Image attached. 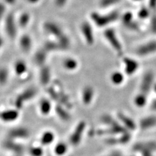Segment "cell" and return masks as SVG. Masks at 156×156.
<instances>
[{
    "mask_svg": "<svg viewBox=\"0 0 156 156\" xmlns=\"http://www.w3.org/2000/svg\"><path fill=\"white\" fill-rule=\"evenodd\" d=\"M44 29L50 35L55 37L56 39H58L65 35L62 28L57 25V23L52 22H46L44 24Z\"/></svg>",
    "mask_w": 156,
    "mask_h": 156,
    "instance_id": "cell-14",
    "label": "cell"
},
{
    "mask_svg": "<svg viewBox=\"0 0 156 156\" xmlns=\"http://www.w3.org/2000/svg\"><path fill=\"white\" fill-rule=\"evenodd\" d=\"M153 89H154V90L155 91V92L156 93V83H154V84Z\"/></svg>",
    "mask_w": 156,
    "mask_h": 156,
    "instance_id": "cell-49",
    "label": "cell"
},
{
    "mask_svg": "<svg viewBox=\"0 0 156 156\" xmlns=\"http://www.w3.org/2000/svg\"><path fill=\"white\" fill-rule=\"evenodd\" d=\"M0 113H1V111H0Z\"/></svg>",
    "mask_w": 156,
    "mask_h": 156,
    "instance_id": "cell-55",
    "label": "cell"
},
{
    "mask_svg": "<svg viewBox=\"0 0 156 156\" xmlns=\"http://www.w3.org/2000/svg\"><path fill=\"white\" fill-rule=\"evenodd\" d=\"M133 20V16L131 12H127L122 16V22L124 26L126 27L128 26Z\"/></svg>",
    "mask_w": 156,
    "mask_h": 156,
    "instance_id": "cell-36",
    "label": "cell"
},
{
    "mask_svg": "<svg viewBox=\"0 0 156 156\" xmlns=\"http://www.w3.org/2000/svg\"><path fill=\"white\" fill-rule=\"evenodd\" d=\"M51 74L50 67L47 65L41 66L40 73H39V80L41 85L44 86L48 85L51 81Z\"/></svg>",
    "mask_w": 156,
    "mask_h": 156,
    "instance_id": "cell-19",
    "label": "cell"
},
{
    "mask_svg": "<svg viewBox=\"0 0 156 156\" xmlns=\"http://www.w3.org/2000/svg\"><path fill=\"white\" fill-rule=\"evenodd\" d=\"M132 148L135 152L139 153L144 152V151L155 152L156 151V141L148 140L137 142L133 144Z\"/></svg>",
    "mask_w": 156,
    "mask_h": 156,
    "instance_id": "cell-10",
    "label": "cell"
},
{
    "mask_svg": "<svg viewBox=\"0 0 156 156\" xmlns=\"http://www.w3.org/2000/svg\"><path fill=\"white\" fill-rule=\"evenodd\" d=\"M94 94L95 92L93 87L90 85L85 86L82 89L81 94L83 104L85 105H89L93 101Z\"/></svg>",
    "mask_w": 156,
    "mask_h": 156,
    "instance_id": "cell-18",
    "label": "cell"
},
{
    "mask_svg": "<svg viewBox=\"0 0 156 156\" xmlns=\"http://www.w3.org/2000/svg\"><path fill=\"white\" fill-rule=\"evenodd\" d=\"M2 147L9 152H11L12 155H22L25 151L24 146L18 143L16 140L7 139L5 140L2 143Z\"/></svg>",
    "mask_w": 156,
    "mask_h": 156,
    "instance_id": "cell-7",
    "label": "cell"
},
{
    "mask_svg": "<svg viewBox=\"0 0 156 156\" xmlns=\"http://www.w3.org/2000/svg\"><path fill=\"white\" fill-rule=\"evenodd\" d=\"M116 2H118L116 0H101L100 5L102 7H107L113 5Z\"/></svg>",
    "mask_w": 156,
    "mask_h": 156,
    "instance_id": "cell-38",
    "label": "cell"
},
{
    "mask_svg": "<svg viewBox=\"0 0 156 156\" xmlns=\"http://www.w3.org/2000/svg\"><path fill=\"white\" fill-rule=\"evenodd\" d=\"M135 53L139 56H146L156 53V41H152L139 46Z\"/></svg>",
    "mask_w": 156,
    "mask_h": 156,
    "instance_id": "cell-11",
    "label": "cell"
},
{
    "mask_svg": "<svg viewBox=\"0 0 156 156\" xmlns=\"http://www.w3.org/2000/svg\"><path fill=\"white\" fill-rule=\"evenodd\" d=\"M64 68L68 71H74L79 66V62L73 57H67L62 62Z\"/></svg>",
    "mask_w": 156,
    "mask_h": 156,
    "instance_id": "cell-26",
    "label": "cell"
},
{
    "mask_svg": "<svg viewBox=\"0 0 156 156\" xmlns=\"http://www.w3.org/2000/svg\"><path fill=\"white\" fill-rule=\"evenodd\" d=\"M5 11V7L3 3H0V22H2V20L3 18Z\"/></svg>",
    "mask_w": 156,
    "mask_h": 156,
    "instance_id": "cell-40",
    "label": "cell"
},
{
    "mask_svg": "<svg viewBox=\"0 0 156 156\" xmlns=\"http://www.w3.org/2000/svg\"><path fill=\"white\" fill-rule=\"evenodd\" d=\"M12 156H22V155H12Z\"/></svg>",
    "mask_w": 156,
    "mask_h": 156,
    "instance_id": "cell-50",
    "label": "cell"
},
{
    "mask_svg": "<svg viewBox=\"0 0 156 156\" xmlns=\"http://www.w3.org/2000/svg\"><path fill=\"white\" fill-rule=\"evenodd\" d=\"M43 48L48 52L62 50V48L57 41H47L44 44Z\"/></svg>",
    "mask_w": 156,
    "mask_h": 156,
    "instance_id": "cell-30",
    "label": "cell"
},
{
    "mask_svg": "<svg viewBox=\"0 0 156 156\" xmlns=\"http://www.w3.org/2000/svg\"><path fill=\"white\" fill-rule=\"evenodd\" d=\"M149 6L151 9H156V0H149Z\"/></svg>",
    "mask_w": 156,
    "mask_h": 156,
    "instance_id": "cell-43",
    "label": "cell"
},
{
    "mask_svg": "<svg viewBox=\"0 0 156 156\" xmlns=\"http://www.w3.org/2000/svg\"><path fill=\"white\" fill-rule=\"evenodd\" d=\"M37 94V90L35 88L30 87L22 91L19 94L14 100V107L18 111L21 110L26 102L33 100Z\"/></svg>",
    "mask_w": 156,
    "mask_h": 156,
    "instance_id": "cell-3",
    "label": "cell"
},
{
    "mask_svg": "<svg viewBox=\"0 0 156 156\" xmlns=\"http://www.w3.org/2000/svg\"><path fill=\"white\" fill-rule=\"evenodd\" d=\"M52 109V105L51 101L47 98H42L39 103V110L43 115H48L50 114Z\"/></svg>",
    "mask_w": 156,
    "mask_h": 156,
    "instance_id": "cell-27",
    "label": "cell"
},
{
    "mask_svg": "<svg viewBox=\"0 0 156 156\" xmlns=\"http://www.w3.org/2000/svg\"><path fill=\"white\" fill-rule=\"evenodd\" d=\"M3 44V41L2 38L0 37V50H1V48H2Z\"/></svg>",
    "mask_w": 156,
    "mask_h": 156,
    "instance_id": "cell-47",
    "label": "cell"
},
{
    "mask_svg": "<svg viewBox=\"0 0 156 156\" xmlns=\"http://www.w3.org/2000/svg\"><path fill=\"white\" fill-rule=\"evenodd\" d=\"M133 1H135V2H140V1H142V0H133Z\"/></svg>",
    "mask_w": 156,
    "mask_h": 156,
    "instance_id": "cell-51",
    "label": "cell"
},
{
    "mask_svg": "<svg viewBox=\"0 0 156 156\" xmlns=\"http://www.w3.org/2000/svg\"><path fill=\"white\" fill-rule=\"evenodd\" d=\"M5 29L8 37L14 40L17 35V23L12 13H9L5 19Z\"/></svg>",
    "mask_w": 156,
    "mask_h": 156,
    "instance_id": "cell-8",
    "label": "cell"
},
{
    "mask_svg": "<svg viewBox=\"0 0 156 156\" xmlns=\"http://www.w3.org/2000/svg\"><path fill=\"white\" fill-rule=\"evenodd\" d=\"M28 152L31 156H43L44 150L42 146H33L28 149Z\"/></svg>",
    "mask_w": 156,
    "mask_h": 156,
    "instance_id": "cell-35",
    "label": "cell"
},
{
    "mask_svg": "<svg viewBox=\"0 0 156 156\" xmlns=\"http://www.w3.org/2000/svg\"><path fill=\"white\" fill-rule=\"evenodd\" d=\"M9 79V71L6 67H0V87L5 85Z\"/></svg>",
    "mask_w": 156,
    "mask_h": 156,
    "instance_id": "cell-32",
    "label": "cell"
},
{
    "mask_svg": "<svg viewBox=\"0 0 156 156\" xmlns=\"http://www.w3.org/2000/svg\"><path fill=\"white\" fill-rule=\"evenodd\" d=\"M101 121L107 126H113L119 122L118 120H115L113 116L109 115H104L101 117Z\"/></svg>",
    "mask_w": 156,
    "mask_h": 156,
    "instance_id": "cell-34",
    "label": "cell"
},
{
    "mask_svg": "<svg viewBox=\"0 0 156 156\" xmlns=\"http://www.w3.org/2000/svg\"><path fill=\"white\" fill-rule=\"evenodd\" d=\"M116 1H117V2H119V1H120V0H116Z\"/></svg>",
    "mask_w": 156,
    "mask_h": 156,
    "instance_id": "cell-53",
    "label": "cell"
},
{
    "mask_svg": "<svg viewBox=\"0 0 156 156\" xmlns=\"http://www.w3.org/2000/svg\"><path fill=\"white\" fill-rule=\"evenodd\" d=\"M120 17V14L118 11H113L106 14H101L96 12H92L90 14L92 20L99 27H104L109 24L116 22Z\"/></svg>",
    "mask_w": 156,
    "mask_h": 156,
    "instance_id": "cell-2",
    "label": "cell"
},
{
    "mask_svg": "<svg viewBox=\"0 0 156 156\" xmlns=\"http://www.w3.org/2000/svg\"><path fill=\"white\" fill-rule=\"evenodd\" d=\"M110 80L114 85L119 86L122 84L125 80L124 74L120 71H115L111 74Z\"/></svg>",
    "mask_w": 156,
    "mask_h": 156,
    "instance_id": "cell-28",
    "label": "cell"
},
{
    "mask_svg": "<svg viewBox=\"0 0 156 156\" xmlns=\"http://www.w3.org/2000/svg\"><path fill=\"white\" fill-rule=\"evenodd\" d=\"M55 111L57 116L62 121L68 122L71 119V115L68 109L61 104H57L55 107Z\"/></svg>",
    "mask_w": 156,
    "mask_h": 156,
    "instance_id": "cell-22",
    "label": "cell"
},
{
    "mask_svg": "<svg viewBox=\"0 0 156 156\" xmlns=\"http://www.w3.org/2000/svg\"><path fill=\"white\" fill-rule=\"evenodd\" d=\"M116 116L119 122L128 131H134L136 128V124L135 121L128 115L122 112H119Z\"/></svg>",
    "mask_w": 156,
    "mask_h": 156,
    "instance_id": "cell-15",
    "label": "cell"
},
{
    "mask_svg": "<svg viewBox=\"0 0 156 156\" xmlns=\"http://www.w3.org/2000/svg\"><path fill=\"white\" fill-rule=\"evenodd\" d=\"M67 0H55V4L58 7H62L65 6Z\"/></svg>",
    "mask_w": 156,
    "mask_h": 156,
    "instance_id": "cell-41",
    "label": "cell"
},
{
    "mask_svg": "<svg viewBox=\"0 0 156 156\" xmlns=\"http://www.w3.org/2000/svg\"><path fill=\"white\" fill-rule=\"evenodd\" d=\"M150 107H151V109H152L153 111H156V99L152 101Z\"/></svg>",
    "mask_w": 156,
    "mask_h": 156,
    "instance_id": "cell-45",
    "label": "cell"
},
{
    "mask_svg": "<svg viewBox=\"0 0 156 156\" xmlns=\"http://www.w3.org/2000/svg\"><path fill=\"white\" fill-rule=\"evenodd\" d=\"M154 84V76L152 72H148L146 73L141 81L140 92L144 94H147L150 90L153 88Z\"/></svg>",
    "mask_w": 156,
    "mask_h": 156,
    "instance_id": "cell-13",
    "label": "cell"
},
{
    "mask_svg": "<svg viewBox=\"0 0 156 156\" xmlns=\"http://www.w3.org/2000/svg\"><path fill=\"white\" fill-rule=\"evenodd\" d=\"M19 115V111L16 109H7L1 111L0 120L7 123L13 122L18 119Z\"/></svg>",
    "mask_w": 156,
    "mask_h": 156,
    "instance_id": "cell-17",
    "label": "cell"
},
{
    "mask_svg": "<svg viewBox=\"0 0 156 156\" xmlns=\"http://www.w3.org/2000/svg\"><path fill=\"white\" fill-rule=\"evenodd\" d=\"M62 87V86L60 83H55L53 86L48 88L47 92L52 100L57 101L58 104H61L68 109H70L72 105L70 98L66 94Z\"/></svg>",
    "mask_w": 156,
    "mask_h": 156,
    "instance_id": "cell-1",
    "label": "cell"
},
{
    "mask_svg": "<svg viewBox=\"0 0 156 156\" xmlns=\"http://www.w3.org/2000/svg\"><path fill=\"white\" fill-rule=\"evenodd\" d=\"M109 156H124L123 154L119 150H114L113 152H111V153L109 154Z\"/></svg>",
    "mask_w": 156,
    "mask_h": 156,
    "instance_id": "cell-42",
    "label": "cell"
},
{
    "mask_svg": "<svg viewBox=\"0 0 156 156\" xmlns=\"http://www.w3.org/2000/svg\"><path fill=\"white\" fill-rule=\"evenodd\" d=\"M39 0H27V2H29V3H37Z\"/></svg>",
    "mask_w": 156,
    "mask_h": 156,
    "instance_id": "cell-48",
    "label": "cell"
},
{
    "mask_svg": "<svg viewBox=\"0 0 156 156\" xmlns=\"http://www.w3.org/2000/svg\"><path fill=\"white\" fill-rule=\"evenodd\" d=\"M131 139V135L129 131L119 135L109 136L105 140L106 144L109 145L115 144H125L129 143Z\"/></svg>",
    "mask_w": 156,
    "mask_h": 156,
    "instance_id": "cell-12",
    "label": "cell"
},
{
    "mask_svg": "<svg viewBox=\"0 0 156 156\" xmlns=\"http://www.w3.org/2000/svg\"><path fill=\"white\" fill-rule=\"evenodd\" d=\"M147 103V94L140 92L134 98V104L138 107H143Z\"/></svg>",
    "mask_w": 156,
    "mask_h": 156,
    "instance_id": "cell-31",
    "label": "cell"
},
{
    "mask_svg": "<svg viewBox=\"0 0 156 156\" xmlns=\"http://www.w3.org/2000/svg\"><path fill=\"white\" fill-rule=\"evenodd\" d=\"M30 21V15L27 12L22 13L20 16L18 21V24L20 27L26 28Z\"/></svg>",
    "mask_w": 156,
    "mask_h": 156,
    "instance_id": "cell-33",
    "label": "cell"
},
{
    "mask_svg": "<svg viewBox=\"0 0 156 156\" xmlns=\"http://www.w3.org/2000/svg\"><path fill=\"white\" fill-rule=\"evenodd\" d=\"M104 156H109V154H108V155H104Z\"/></svg>",
    "mask_w": 156,
    "mask_h": 156,
    "instance_id": "cell-52",
    "label": "cell"
},
{
    "mask_svg": "<svg viewBox=\"0 0 156 156\" xmlns=\"http://www.w3.org/2000/svg\"><path fill=\"white\" fill-rule=\"evenodd\" d=\"M150 12L149 9L146 7H143L139 10L138 12V16L141 19H145L147 18L150 16Z\"/></svg>",
    "mask_w": 156,
    "mask_h": 156,
    "instance_id": "cell-37",
    "label": "cell"
},
{
    "mask_svg": "<svg viewBox=\"0 0 156 156\" xmlns=\"http://www.w3.org/2000/svg\"><path fill=\"white\" fill-rule=\"evenodd\" d=\"M151 29L153 33H156V14L152 18V20H151Z\"/></svg>",
    "mask_w": 156,
    "mask_h": 156,
    "instance_id": "cell-39",
    "label": "cell"
},
{
    "mask_svg": "<svg viewBox=\"0 0 156 156\" xmlns=\"http://www.w3.org/2000/svg\"><path fill=\"white\" fill-rule=\"evenodd\" d=\"M55 139V133L51 131L48 130L42 134L40 139V143L42 146H49L54 141Z\"/></svg>",
    "mask_w": 156,
    "mask_h": 156,
    "instance_id": "cell-23",
    "label": "cell"
},
{
    "mask_svg": "<svg viewBox=\"0 0 156 156\" xmlns=\"http://www.w3.org/2000/svg\"><path fill=\"white\" fill-rule=\"evenodd\" d=\"M47 56H48V52L44 49L43 48L38 50L35 54L34 57V59L37 65L38 66H42L45 65V62L47 60Z\"/></svg>",
    "mask_w": 156,
    "mask_h": 156,
    "instance_id": "cell-24",
    "label": "cell"
},
{
    "mask_svg": "<svg viewBox=\"0 0 156 156\" xmlns=\"http://www.w3.org/2000/svg\"><path fill=\"white\" fill-rule=\"evenodd\" d=\"M86 127L87 124L85 121H80L76 125L74 131L69 136V143L72 146H77L81 143Z\"/></svg>",
    "mask_w": 156,
    "mask_h": 156,
    "instance_id": "cell-5",
    "label": "cell"
},
{
    "mask_svg": "<svg viewBox=\"0 0 156 156\" xmlns=\"http://www.w3.org/2000/svg\"><path fill=\"white\" fill-rule=\"evenodd\" d=\"M140 154L141 156H154V152H150V151H144Z\"/></svg>",
    "mask_w": 156,
    "mask_h": 156,
    "instance_id": "cell-44",
    "label": "cell"
},
{
    "mask_svg": "<svg viewBox=\"0 0 156 156\" xmlns=\"http://www.w3.org/2000/svg\"><path fill=\"white\" fill-rule=\"evenodd\" d=\"M31 135L29 129L25 127H16L10 129L7 133V139L17 140L19 139H28Z\"/></svg>",
    "mask_w": 156,
    "mask_h": 156,
    "instance_id": "cell-6",
    "label": "cell"
},
{
    "mask_svg": "<svg viewBox=\"0 0 156 156\" xmlns=\"http://www.w3.org/2000/svg\"><path fill=\"white\" fill-rule=\"evenodd\" d=\"M122 61L124 65L125 74L127 75H133L139 69V63L134 58L128 57H125L123 58Z\"/></svg>",
    "mask_w": 156,
    "mask_h": 156,
    "instance_id": "cell-16",
    "label": "cell"
},
{
    "mask_svg": "<svg viewBox=\"0 0 156 156\" xmlns=\"http://www.w3.org/2000/svg\"><path fill=\"white\" fill-rule=\"evenodd\" d=\"M129 156H135V155H129Z\"/></svg>",
    "mask_w": 156,
    "mask_h": 156,
    "instance_id": "cell-54",
    "label": "cell"
},
{
    "mask_svg": "<svg viewBox=\"0 0 156 156\" xmlns=\"http://www.w3.org/2000/svg\"><path fill=\"white\" fill-rule=\"evenodd\" d=\"M18 44L22 51L24 53H27L31 50L32 48V39L30 36L25 34L20 38Z\"/></svg>",
    "mask_w": 156,
    "mask_h": 156,
    "instance_id": "cell-20",
    "label": "cell"
},
{
    "mask_svg": "<svg viewBox=\"0 0 156 156\" xmlns=\"http://www.w3.org/2000/svg\"><path fill=\"white\" fill-rule=\"evenodd\" d=\"M156 126V116H148L142 119L139 122V127L141 129L147 130Z\"/></svg>",
    "mask_w": 156,
    "mask_h": 156,
    "instance_id": "cell-21",
    "label": "cell"
},
{
    "mask_svg": "<svg viewBox=\"0 0 156 156\" xmlns=\"http://www.w3.org/2000/svg\"><path fill=\"white\" fill-rule=\"evenodd\" d=\"M81 32L87 44L89 46L93 45L95 42V37L93 29L89 22H85L82 23L81 25Z\"/></svg>",
    "mask_w": 156,
    "mask_h": 156,
    "instance_id": "cell-9",
    "label": "cell"
},
{
    "mask_svg": "<svg viewBox=\"0 0 156 156\" xmlns=\"http://www.w3.org/2000/svg\"><path fill=\"white\" fill-rule=\"evenodd\" d=\"M5 2L9 4H12L16 2V0H5Z\"/></svg>",
    "mask_w": 156,
    "mask_h": 156,
    "instance_id": "cell-46",
    "label": "cell"
},
{
    "mask_svg": "<svg viewBox=\"0 0 156 156\" xmlns=\"http://www.w3.org/2000/svg\"><path fill=\"white\" fill-rule=\"evenodd\" d=\"M68 145L64 142H59L55 146L53 152L57 156H63L68 152Z\"/></svg>",
    "mask_w": 156,
    "mask_h": 156,
    "instance_id": "cell-29",
    "label": "cell"
},
{
    "mask_svg": "<svg viewBox=\"0 0 156 156\" xmlns=\"http://www.w3.org/2000/svg\"><path fill=\"white\" fill-rule=\"evenodd\" d=\"M104 35L106 41L111 46V48L118 53L119 55L122 54L123 48L122 45L117 36L115 31L112 28H107L104 32Z\"/></svg>",
    "mask_w": 156,
    "mask_h": 156,
    "instance_id": "cell-4",
    "label": "cell"
},
{
    "mask_svg": "<svg viewBox=\"0 0 156 156\" xmlns=\"http://www.w3.org/2000/svg\"><path fill=\"white\" fill-rule=\"evenodd\" d=\"M14 71L18 76H22L27 71V65L25 61L18 60L14 65Z\"/></svg>",
    "mask_w": 156,
    "mask_h": 156,
    "instance_id": "cell-25",
    "label": "cell"
}]
</instances>
